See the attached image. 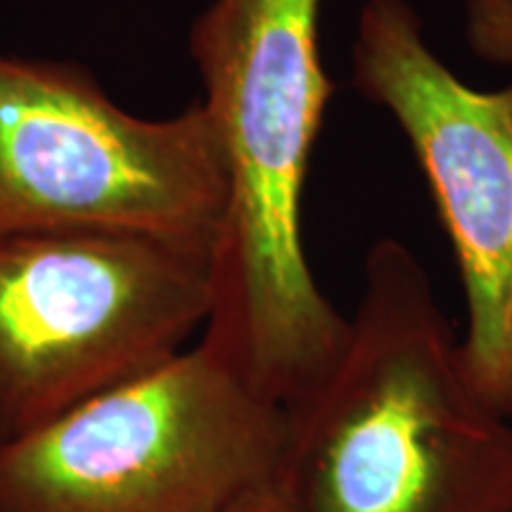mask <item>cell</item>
<instances>
[{"instance_id": "cell-1", "label": "cell", "mask_w": 512, "mask_h": 512, "mask_svg": "<svg viewBox=\"0 0 512 512\" xmlns=\"http://www.w3.org/2000/svg\"><path fill=\"white\" fill-rule=\"evenodd\" d=\"M320 15L323 0H211L188 31L230 188L200 342L285 411L323 382L349 332L304 245L311 152L335 91Z\"/></svg>"}, {"instance_id": "cell-2", "label": "cell", "mask_w": 512, "mask_h": 512, "mask_svg": "<svg viewBox=\"0 0 512 512\" xmlns=\"http://www.w3.org/2000/svg\"><path fill=\"white\" fill-rule=\"evenodd\" d=\"M283 477L299 512H512V422L403 242L368 252L335 366L287 411Z\"/></svg>"}, {"instance_id": "cell-3", "label": "cell", "mask_w": 512, "mask_h": 512, "mask_svg": "<svg viewBox=\"0 0 512 512\" xmlns=\"http://www.w3.org/2000/svg\"><path fill=\"white\" fill-rule=\"evenodd\" d=\"M228 197L200 100L140 117L81 62L0 53V240L138 235L216 254Z\"/></svg>"}, {"instance_id": "cell-4", "label": "cell", "mask_w": 512, "mask_h": 512, "mask_svg": "<svg viewBox=\"0 0 512 512\" xmlns=\"http://www.w3.org/2000/svg\"><path fill=\"white\" fill-rule=\"evenodd\" d=\"M287 411L202 342L0 441V512H226L280 477Z\"/></svg>"}, {"instance_id": "cell-5", "label": "cell", "mask_w": 512, "mask_h": 512, "mask_svg": "<svg viewBox=\"0 0 512 512\" xmlns=\"http://www.w3.org/2000/svg\"><path fill=\"white\" fill-rule=\"evenodd\" d=\"M216 254L138 235L0 240V441L41 430L188 349Z\"/></svg>"}, {"instance_id": "cell-6", "label": "cell", "mask_w": 512, "mask_h": 512, "mask_svg": "<svg viewBox=\"0 0 512 512\" xmlns=\"http://www.w3.org/2000/svg\"><path fill=\"white\" fill-rule=\"evenodd\" d=\"M351 67L427 178L465 292L467 375L512 420V83L482 91L460 79L411 0L361 5Z\"/></svg>"}, {"instance_id": "cell-7", "label": "cell", "mask_w": 512, "mask_h": 512, "mask_svg": "<svg viewBox=\"0 0 512 512\" xmlns=\"http://www.w3.org/2000/svg\"><path fill=\"white\" fill-rule=\"evenodd\" d=\"M463 10L472 55L512 64V0H463Z\"/></svg>"}, {"instance_id": "cell-8", "label": "cell", "mask_w": 512, "mask_h": 512, "mask_svg": "<svg viewBox=\"0 0 512 512\" xmlns=\"http://www.w3.org/2000/svg\"><path fill=\"white\" fill-rule=\"evenodd\" d=\"M226 512H299L290 486H287L283 472L278 479L268 482L261 489L242 498L235 505H230Z\"/></svg>"}]
</instances>
